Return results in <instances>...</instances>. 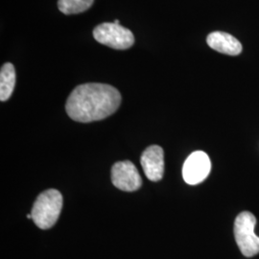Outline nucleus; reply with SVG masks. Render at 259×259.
I'll return each instance as SVG.
<instances>
[{"instance_id": "nucleus-1", "label": "nucleus", "mask_w": 259, "mask_h": 259, "mask_svg": "<svg viewBox=\"0 0 259 259\" xmlns=\"http://www.w3.org/2000/svg\"><path fill=\"white\" fill-rule=\"evenodd\" d=\"M121 94L106 83L78 85L69 95L65 110L71 119L82 123L102 120L119 108Z\"/></svg>"}, {"instance_id": "nucleus-2", "label": "nucleus", "mask_w": 259, "mask_h": 259, "mask_svg": "<svg viewBox=\"0 0 259 259\" xmlns=\"http://www.w3.org/2000/svg\"><path fill=\"white\" fill-rule=\"evenodd\" d=\"M63 207V196L56 189H48L38 195L32 209V220L41 230L52 228Z\"/></svg>"}, {"instance_id": "nucleus-3", "label": "nucleus", "mask_w": 259, "mask_h": 259, "mask_svg": "<svg viewBox=\"0 0 259 259\" xmlns=\"http://www.w3.org/2000/svg\"><path fill=\"white\" fill-rule=\"evenodd\" d=\"M256 219L249 211L241 212L234 222V237L243 255L252 257L259 253V237L254 233Z\"/></svg>"}, {"instance_id": "nucleus-4", "label": "nucleus", "mask_w": 259, "mask_h": 259, "mask_svg": "<svg viewBox=\"0 0 259 259\" xmlns=\"http://www.w3.org/2000/svg\"><path fill=\"white\" fill-rule=\"evenodd\" d=\"M94 38L104 46L124 50L132 47L135 37L129 29L115 23H102L93 30Z\"/></svg>"}, {"instance_id": "nucleus-5", "label": "nucleus", "mask_w": 259, "mask_h": 259, "mask_svg": "<svg viewBox=\"0 0 259 259\" xmlns=\"http://www.w3.org/2000/svg\"><path fill=\"white\" fill-rule=\"evenodd\" d=\"M211 170L208 156L202 151H196L186 158L183 167V177L185 183L190 185L204 182Z\"/></svg>"}, {"instance_id": "nucleus-6", "label": "nucleus", "mask_w": 259, "mask_h": 259, "mask_svg": "<svg viewBox=\"0 0 259 259\" xmlns=\"http://www.w3.org/2000/svg\"><path fill=\"white\" fill-rule=\"evenodd\" d=\"M111 182L123 191L133 192L142 185V179L135 164L131 161H118L111 168Z\"/></svg>"}, {"instance_id": "nucleus-7", "label": "nucleus", "mask_w": 259, "mask_h": 259, "mask_svg": "<svg viewBox=\"0 0 259 259\" xmlns=\"http://www.w3.org/2000/svg\"><path fill=\"white\" fill-rule=\"evenodd\" d=\"M141 166L150 181L158 182L164 173V153L161 147L152 145L146 149L140 158Z\"/></svg>"}, {"instance_id": "nucleus-8", "label": "nucleus", "mask_w": 259, "mask_h": 259, "mask_svg": "<svg viewBox=\"0 0 259 259\" xmlns=\"http://www.w3.org/2000/svg\"><path fill=\"white\" fill-rule=\"evenodd\" d=\"M206 42L210 48L226 55H239L243 49L237 38L225 32H213L209 34L206 37Z\"/></svg>"}, {"instance_id": "nucleus-9", "label": "nucleus", "mask_w": 259, "mask_h": 259, "mask_svg": "<svg viewBox=\"0 0 259 259\" xmlns=\"http://www.w3.org/2000/svg\"><path fill=\"white\" fill-rule=\"evenodd\" d=\"M16 84V70L11 63L2 65L0 71V100L7 101L14 92Z\"/></svg>"}, {"instance_id": "nucleus-10", "label": "nucleus", "mask_w": 259, "mask_h": 259, "mask_svg": "<svg viewBox=\"0 0 259 259\" xmlns=\"http://www.w3.org/2000/svg\"><path fill=\"white\" fill-rule=\"evenodd\" d=\"M94 0H59V10L65 15L79 14L90 9Z\"/></svg>"}, {"instance_id": "nucleus-11", "label": "nucleus", "mask_w": 259, "mask_h": 259, "mask_svg": "<svg viewBox=\"0 0 259 259\" xmlns=\"http://www.w3.org/2000/svg\"><path fill=\"white\" fill-rule=\"evenodd\" d=\"M113 23H115V24H117V25H120V22H119V20H114V22Z\"/></svg>"}]
</instances>
